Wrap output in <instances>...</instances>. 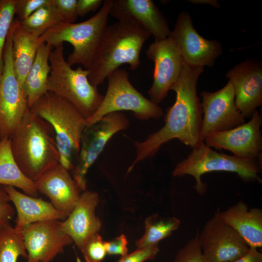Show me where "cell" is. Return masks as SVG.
I'll use <instances>...</instances> for the list:
<instances>
[{"mask_svg":"<svg viewBox=\"0 0 262 262\" xmlns=\"http://www.w3.org/2000/svg\"><path fill=\"white\" fill-rule=\"evenodd\" d=\"M29 109L51 126L60 164L71 170L79 153L86 118L69 102L49 91Z\"/></svg>","mask_w":262,"mask_h":262,"instance_id":"5","label":"cell"},{"mask_svg":"<svg viewBox=\"0 0 262 262\" xmlns=\"http://www.w3.org/2000/svg\"><path fill=\"white\" fill-rule=\"evenodd\" d=\"M61 22H63L62 19L53 5L52 0H50L20 23L27 31L40 37Z\"/></svg>","mask_w":262,"mask_h":262,"instance_id":"28","label":"cell"},{"mask_svg":"<svg viewBox=\"0 0 262 262\" xmlns=\"http://www.w3.org/2000/svg\"><path fill=\"white\" fill-rule=\"evenodd\" d=\"M52 48L45 43L41 44L25 78L22 90L29 108L48 92V82L50 72L49 57Z\"/></svg>","mask_w":262,"mask_h":262,"instance_id":"24","label":"cell"},{"mask_svg":"<svg viewBox=\"0 0 262 262\" xmlns=\"http://www.w3.org/2000/svg\"><path fill=\"white\" fill-rule=\"evenodd\" d=\"M145 223V233L136 242L137 248L158 245L179 228L180 222L175 217H162L155 214L147 217Z\"/></svg>","mask_w":262,"mask_h":262,"instance_id":"26","label":"cell"},{"mask_svg":"<svg viewBox=\"0 0 262 262\" xmlns=\"http://www.w3.org/2000/svg\"><path fill=\"white\" fill-rule=\"evenodd\" d=\"M201 103L203 114L201 137L226 131L245 123V117L237 108L235 94L230 81L221 89L213 92L202 91Z\"/></svg>","mask_w":262,"mask_h":262,"instance_id":"12","label":"cell"},{"mask_svg":"<svg viewBox=\"0 0 262 262\" xmlns=\"http://www.w3.org/2000/svg\"><path fill=\"white\" fill-rule=\"evenodd\" d=\"M10 139L16 162L23 174L33 182L60 164L52 127L29 108Z\"/></svg>","mask_w":262,"mask_h":262,"instance_id":"2","label":"cell"},{"mask_svg":"<svg viewBox=\"0 0 262 262\" xmlns=\"http://www.w3.org/2000/svg\"><path fill=\"white\" fill-rule=\"evenodd\" d=\"M112 0H104L99 11L88 19L77 23L61 22L39 37L41 43L56 47L65 42L71 44L73 51L66 62L89 69L93 64L108 28Z\"/></svg>","mask_w":262,"mask_h":262,"instance_id":"4","label":"cell"},{"mask_svg":"<svg viewBox=\"0 0 262 262\" xmlns=\"http://www.w3.org/2000/svg\"><path fill=\"white\" fill-rule=\"evenodd\" d=\"M12 54L15 73L22 89L41 43L39 37L25 30L17 20L13 23Z\"/></svg>","mask_w":262,"mask_h":262,"instance_id":"23","label":"cell"},{"mask_svg":"<svg viewBox=\"0 0 262 262\" xmlns=\"http://www.w3.org/2000/svg\"><path fill=\"white\" fill-rule=\"evenodd\" d=\"M27 262H50L72 244V238L62 229L60 220H49L29 225L22 230Z\"/></svg>","mask_w":262,"mask_h":262,"instance_id":"15","label":"cell"},{"mask_svg":"<svg viewBox=\"0 0 262 262\" xmlns=\"http://www.w3.org/2000/svg\"><path fill=\"white\" fill-rule=\"evenodd\" d=\"M129 124L128 119L123 113L114 112L85 127L82 136L79 153L71 169L72 178L80 191L86 190V175L106 143L115 133L126 129Z\"/></svg>","mask_w":262,"mask_h":262,"instance_id":"9","label":"cell"},{"mask_svg":"<svg viewBox=\"0 0 262 262\" xmlns=\"http://www.w3.org/2000/svg\"><path fill=\"white\" fill-rule=\"evenodd\" d=\"M226 76L233 85L237 108L245 117H251L262 104L261 62L245 60L234 66Z\"/></svg>","mask_w":262,"mask_h":262,"instance_id":"17","label":"cell"},{"mask_svg":"<svg viewBox=\"0 0 262 262\" xmlns=\"http://www.w3.org/2000/svg\"><path fill=\"white\" fill-rule=\"evenodd\" d=\"M262 118L256 110L250 120L237 127L208 135L205 144L216 149H225L246 160H257L262 150L260 129Z\"/></svg>","mask_w":262,"mask_h":262,"instance_id":"16","label":"cell"},{"mask_svg":"<svg viewBox=\"0 0 262 262\" xmlns=\"http://www.w3.org/2000/svg\"><path fill=\"white\" fill-rule=\"evenodd\" d=\"M127 239L123 234L110 241H105L106 252L109 255H120L121 257L127 255Z\"/></svg>","mask_w":262,"mask_h":262,"instance_id":"36","label":"cell"},{"mask_svg":"<svg viewBox=\"0 0 262 262\" xmlns=\"http://www.w3.org/2000/svg\"><path fill=\"white\" fill-rule=\"evenodd\" d=\"M10 201L4 186L0 185V229L10 225V220L15 214V210Z\"/></svg>","mask_w":262,"mask_h":262,"instance_id":"35","label":"cell"},{"mask_svg":"<svg viewBox=\"0 0 262 262\" xmlns=\"http://www.w3.org/2000/svg\"><path fill=\"white\" fill-rule=\"evenodd\" d=\"M198 230L176 254L173 262H208L204 257L198 241Z\"/></svg>","mask_w":262,"mask_h":262,"instance_id":"31","label":"cell"},{"mask_svg":"<svg viewBox=\"0 0 262 262\" xmlns=\"http://www.w3.org/2000/svg\"><path fill=\"white\" fill-rule=\"evenodd\" d=\"M13 24L3 50V69L0 75V140L10 138L29 108L16 77L13 61Z\"/></svg>","mask_w":262,"mask_h":262,"instance_id":"10","label":"cell"},{"mask_svg":"<svg viewBox=\"0 0 262 262\" xmlns=\"http://www.w3.org/2000/svg\"><path fill=\"white\" fill-rule=\"evenodd\" d=\"M34 183L38 193L46 196L58 211L67 216L81 195L68 170L60 164L43 174Z\"/></svg>","mask_w":262,"mask_h":262,"instance_id":"20","label":"cell"},{"mask_svg":"<svg viewBox=\"0 0 262 262\" xmlns=\"http://www.w3.org/2000/svg\"><path fill=\"white\" fill-rule=\"evenodd\" d=\"M107 79L106 93L96 111L86 119V126L96 123L108 114L122 111L132 112L136 117L143 120L157 119L163 115L160 106L146 98L132 86L126 70L118 68Z\"/></svg>","mask_w":262,"mask_h":262,"instance_id":"8","label":"cell"},{"mask_svg":"<svg viewBox=\"0 0 262 262\" xmlns=\"http://www.w3.org/2000/svg\"><path fill=\"white\" fill-rule=\"evenodd\" d=\"M77 0H52V3L61 17L63 22L73 23L78 16Z\"/></svg>","mask_w":262,"mask_h":262,"instance_id":"33","label":"cell"},{"mask_svg":"<svg viewBox=\"0 0 262 262\" xmlns=\"http://www.w3.org/2000/svg\"><path fill=\"white\" fill-rule=\"evenodd\" d=\"M230 262H262V253L256 248L250 247L245 255Z\"/></svg>","mask_w":262,"mask_h":262,"instance_id":"38","label":"cell"},{"mask_svg":"<svg viewBox=\"0 0 262 262\" xmlns=\"http://www.w3.org/2000/svg\"><path fill=\"white\" fill-rule=\"evenodd\" d=\"M109 15L143 28L155 41L167 38L171 33L166 19L151 0H112Z\"/></svg>","mask_w":262,"mask_h":262,"instance_id":"18","label":"cell"},{"mask_svg":"<svg viewBox=\"0 0 262 262\" xmlns=\"http://www.w3.org/2000/svg\"><path fill=\"white\" fill-rule=\"evenodd\" d=\"M77 262H81L79 258H77Z\"/></svg>","mask_w":262,"mask_h":262,"instance_id":"40","label":"cell"},{"mask_svg":"<svg viewBox=\"0 0 262 262\" xmlns=\"http://www.w3.org/2000/svg\"><path fill=\"white\" fill-rule=\"evenodd\" d=\"M19 256L28 258L22 231L11 224L0 228V262H16Z\"/></svg>","mask_w":262,"mask_h":262,"instance_id":"27","label":"cell"},{"mask_svg":"<svg viewBox=\"0 0 262 262\" xmlns=\"http://www.w3.org/2000/svg\"><path fill=\"white\" fill-rule=\"evenodd\" d=\"M261 165L257 160H246L235 156L226 155L213 150L203 143L193 148L187 157L179 163L173 171L174 177L186 175L195 180L194 188L199 195H203L206 186L201 180L205 173L226 171L236 173L244 180H260L259 173Z\"/></svg>","mask_w":262,"mask_h":262,"instance_id":"7","label":"cell"},{"mask_svg":"<svg viewBox=\"0 0 262 262\" xmlns=\"http://www.w3.org/2000/svg\"><path fill=\"white\" fill-rule=\"evenodd\" d=\"M80 250L86 262H100L107 254L105 241L98 233L89 238Z\"/></svg>","mask_w":262,"mask_h":262,"instance_id":"30","label":"cell"},{"mask_svg":"<svg viewBox=\"0 0 262 262\" xmlns=\"http://www.w3.org/2000/svg\"><path fill=\"white\" fill-rule=\"evenodd\" d=\"M16 0H0V75L3 69V50L10 27L14 21Z\"/></svg>","mask_w":262,"mask_h":262,"instance_id":"29","label":"cell"},{"mask_svg":"<svg viewBox=\"0 0 262 262\" xmlns=\"http://www.w3.org/2000/svg\"><path fill=\"white\" fill-rule=\"evenodd\" d=\"M159 251L158 245L137 248L132 253L121 257L117 262H144L153 260Z\"/></svg>","mask_w":262,"mask_h":262,"instance_id":"34","label":"cell"},{"mask_svg":"<svg viewBox=\"0 0 262 262\" xmlns=\"http://www.w3.org/2000/svg\"><path fill=\"white\" fill-rule=\"evenodd\" d=\"M151 35L138 25L118 21L108 25L102 41L90 68L88 80L95 87L119 66L128 64L134 70L140 65V54Z\"/></svg>","mask_w":262,"mask_h":262,"instance_id":"3","label":"cell"},{"mask_svg":"<svg viewBox=\"0 0 262 262\" xmlns=\"http://www.w3.org/2000/svg\"><path fill=\"white\" fill-rule=\"evenodd\" d=\"M189 1L195 4H208L216 8H218L220 6L215 0H191Z\"/></svg>","mask_w":262,"mask_h":262,"instance_id":"39","label":"cell"},{"mask_svg":"<svg viewBox=\"0 0 262 262\" xmlns=\"http://www.w3.org/2000/svg\"><path fill=\"white\" fill-rule=\"evenodd\" d=\"M169 36L175 43L184 62L190 66H212L223 52L219 41L204 38L196 31L190 14L185 11L179 14Z\"/></svg>","mask_w":262,"mask_h":262,"instance_id":"14","label":"cell"},{"mask_svg":"<svg viewBox=\"0 0 262 262\" xmlns=\"http://www.w3.org/2000/svg\"><path fill=\"white\" fill-rule=\"evenodd\" d=\"M50 0H16L15 14L20 21L26 19L37 10L49 2Z\"/></svg>","mask_w":262,"mask_h":262,"instance_id":"32","label":"cell"},{"mask_svg":"<svg viewBox=\"0 0 262 262\" xmlns=\"http://www.w3.org/2000/svg\"><path fill=\"white\" fill-rule=\"evenodd\" d=\"M219 215L250 247L257 249L262 247V210L261 209H249L244 202L239 201L224 211H219Z\"/></svg>","mask_w":262,"mask_h":262,"instance_id":"22","label":"cell"},{"mask_svg":"<svg viewBox=\"0 0 262 262\" xmlns=\"http://www.w3.org/2000/svg\"><path fill=\"white\" fill-rule=\"evenodd\" d=\"M98 201L97 193L83 191L68 217L60 221L62 229L80 249L89 238L98 233L100 229L101 221L95 213Z\"/></svg>","mask_w":262,"mask_h":262,"instance_id":"19","label":"cell"},{"mask_svg":"<svg viewBox=\"0 0 262 262\" xmlns=\"http://www.w3.org/2000/svg\"><path fill=\"white\" fill-rule=\"evenodd\" d=\"M50 72L48 91L71 104L86 119L91 116L100 105L104 96L88 80L89 71L81 66L73 69L65 59L63 44L49 53Z\"/></svg>","mask_w":262,"mask_h":262,"instance_id":"6","label":"cell"},{"mask_svg":"<svg viewBox=\"0 0 262 262\" xmlns=\"http://www.w3.org/2000/svg\"><path fill=\"white\" fill-rule=\"evenodd\" d=\"M203 71V67L184 62L180 76L171 89L176 92V98L166 111L164 125L143 142H134L136 156L127 173L137 163L154 156L162 145L172 139H177L193 148L204 143L201 137L202 110L196 91L198 79Z\"/></svg>","mask_w":262,"mask_h":262,"instance_id":"1","label":"cell"},{"mask_svg":"<svg viewBox=\"0 0 262 262\" xmlns=\"http://www.w3.org/2000/svg\"><path fill=\"white\" fill-rule=\"evenodd\" d=\"M0 185L18 188L33 197L38 196L34 182L23 174L16 162L9 138L0 140Z\"/></svg>","mask_w":262,"mask_h":262,"instance_id":"25","label":"cell"},{"mask_svg":"<svg viewBox=\"0 0 262 262\" xmlns=\"http://www.w3.org/2000/svg\"><path fill=\"white\" fill-rule=\"evenodd\" d=\"M146 54L154 64L153 81L147 93L150 100L158 105L177 82L184 61L170 36L150 44Z\"/></svg>","mask_w":262,"mask_h":262,"instance_id":"13","label":"cell"},{"mask_svg":"<svg viewBox=\"0 0 262 262\" xmlns=\"http://www.w3.org/2000/svg\"><path fill=\"white\" fill-rule=\"evenodd\" d=\"M217 210L204 225L198 241L208 262H230L245 255L250 247L219 215Z\"/></svg>","mask_w":262,"mask_h":262,"instance_id":"11","label":"cell"},{"mask_svg":"<svg viewBox=\"0 0 262 262\" xmlns=\"http://www.w3.org/2000/svg\"><path fill=\"white\" fill-rule=\"evenodd\" d=\"M4 188L16 210L14 227L18 230L22 231L27 226L37 222L54 219L63 221L68 217L58 211L50 202L21 193L12 186H5Z\"/></svg>","mask_w":262,"mask_h":262,"instance_id":"21","label":"cell"},{"mask_svg":"<svg viewBox=\"0 0 262 262\" xmlns=\"http://www.w3.org/2000/svg\"><path fill=\"white\" fill-rule=\"evenodd\" d=\"M103 2L102 0H77L78 16L83 17L88 13L96 10L103 3Z\"/></svg>","mask_w":262,"mask_h":262,"instance_id":"37","label":"cell"}]
</instances>
